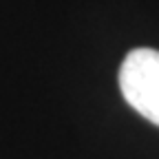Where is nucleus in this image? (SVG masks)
Here are the masks:
<instances>
[{"label": "nucleus", "instance_id": "nucleus-1", "mask_svg": "<svg viewBox=\"0 0 159 159\" xmlns=\"http://www.w3.org/2000/svg\"><path fill=\"white\" fill-rule=\"evenodd\" d=\"M119 91L133 111L159 126V51L133 49L119 66Z\"/></svg>", "mask_w": 159, "mask_h": 159}]
</instances>
